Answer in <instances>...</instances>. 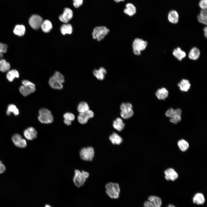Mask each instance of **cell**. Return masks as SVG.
I'll use <instances>...</instances> for the list:
<instances>
[{"mask_svg": "<svg viewBox=\"0 0 207 207\" xmlns=\"http://www.w3.org/2000/svg\"><path fill=\"white\" fill-rule=\"evenodd\" d=\"M89 176V173L84 170L80 171L76 169L74 171L73 181L75 185L80 187L83 186Z\"/></svg>", "mask_w": 207, "mask_h": 207, "instance_id": "obj_1", "label": "cell"}, {"mask_svg": "<svg viewBox=\"0 0 207 207\" xmlns=\"http://www.w3.org/2000/svg\"><path fill=\"white\" fill-rule=\"evenodd\" d=\"M147 44V42L145 40L138 38H135L132 44L133 53L135 55H140L141 51L146 49Z\"/></svg>", "mask_w": 207, "mask_h": 207, "instance_id": "obj_2", "label": "cell"}, {"mask_svg": "<svg viewBox=\"0 0 207 207\" xmlns=\"http://www.w3.org/2000/svg\"><path fill=\"white\" fill-rule=\"evenodd\" d=\"M105 187L106 193L110 198L117 199L119 198L120 188L118 183L110 182L107 183Z\"/></svg>", "mask_w": 207, "mask_h": 207, "instance_id": "obj_3", "label": "cell"}, {"mask_svg": "<svg viewBox=\"0 0 207 207\" xmlns=\"http://www.w3.org/2000/svg\"><path fill=\"white\" fill-rule=\"evenodd\" d=\"M39 115L38 116L39 120L41 123L50 124L53 120V117L50 110L45 108L40 109L39 111Z\"/></svg>", "mask_w": 207, "mask_h": 207, "instance_id": "obj_4", "label": "cell"}, {"mask_svg": "<svg viewBox=\"0 0 207 207\" xmlns=\"http://www.w3.org/2000/svg\"><path fill=\"white\" fill-rule=\"evenodd\" d=\"M109 31L110 30L105 26H97L93 30L92 37L94 39L100 41L105 38Z\"/></svg>", "mask_w": 207, "mask_h": 207, "instance_id": "obj_5", "label": "cell"}, {"mask_svg": "<svg viewBox=\"0 0 207 207\" xmlns=\"http://www.w3.org/2000/svg\"><path fill=\"white\" fill-rule=\"evenodd\" d=\"M22 83L23 85L20 87V91L23 96H27L35 90V85L32 82L28 80H24Z\"/></svg>", "mask_w": 207, "mask_h": 207, "instance_id": "obj_6", "label": "cell"}, {"mask_svg": "<svg viewBox=\"0 0 207 207\" xmlns=\"http://www.w3.org/2000/svg\"><path fill=\"white\" fill-rule=\"evenodd\" d=\"M94 149L92 147L82 148L79 152L81 159L85 161H92L94 157Z\"/></svg>", "mask_w": 207, "mask_h": 207, "instance_id": "obj_7", "label": "cell"}, {"mask_svg": "<svg viewBox=\"0 0 207 207\" xmlns=\"http://www.w3.org/2000/svg\"><path fill=\"white\" fill-rule=\"evenodd\" d=\"M132 108V106L130 103H122L120 106L121 116L124 119H128L132 116L133 114Z\"/></svg>", "mask_w": 207, "mask_h": 207, "instance_id": "obj_8", "label": "cell"}, {"mask_svg": "<svg viewBox=\"0 0 207 207\" xmlns=\"http://www.w3.org/2000/svg\"><path fill=\"white\" fill-rule=\"evenodd\" d=\"M43 22L42 18L40 16L36 14L32 15L29 20L30 26L34 29H37L40 28Z\"/></svg>", "mask_w": 207, "mask_h": 207, "instance_id": "obj_9", "label": "cell"}, {"mask_svg": "<svg viewBox=\"0 0 207 207\" xmlns=\"http://www.w3.org/2000/svg\"><path fill=\"white\" fill-rule=\"evenodd\" d=\"M94 116V113L93 112L89 110L86 112L79 113L77 119L80 124H85L87 122L89 119L93 117Z\"/></svg>", "mask_w": 207, "mask_h": 207, "instance_id": "obj_10", "label": "cell"}, {"mask_svg": "<svg viewBox=\"0 0 207 207\" xmlns=\"http://www.w3.org/2000/svg\"><path fill=\"white\" fill-rule=\"evenodd\" d=\"M12 139L14 144L17 147L24 148L27 146L26 140L23 139L21 135L19 134H15L13 135Z\"/></svg>", "mask_w": 207, "mask_h": 207, "instance_id": "obj_11", "label": "cell"}, {"mask_svg": "<svg viewBox=\"0 0 207 207\" xmlns=\"http://www.w3.org/2000/svg\"><path fill=\"white\" fill-rule=\"evenodd\" d=\"M73 13L72 10L68 8L64 9L63 13L60 15L59 19L62 22L67 23L72 18Z\"/></svg>", "mask_w": 207, "mask_h": 207, "instance_id": "obj_12", "label": "cell"}, {"mask_svg": "<svg viewBox=\"0 0 207 207\" xmlns=\"http://www.w3.org/2000/svg\"><path fill=\"white\" fill-rule=\"evenodd\" d=\"M24 135L26 139L32 140L37 137V133L34 128L30 127L24 131Z\"/></svg>", "mask_w": 207, "mask_h": 207, "instance_id": "obj_13", "label": "cell"}, {"mask_svg": "<svg viewBox=\"0 0 207 207\" xmlns=\"http://www.w3.org/2000/svg\"><path fill=\"white\" fill-rule=\"evenodd\" d=\"M165 178L168 180L174 181L178 177L177 172L172 168H169L166 169L164 172Z\"/></svg>", "mask_w": 207, "mask_h": 207, "instance_id": "obj_14", "label": "cell"}, {"mask_svg": "<svg viewBox=\"0 0 207 207\" xmlns=\"http://www.w3.org/2000/svg\"><path fill=\"white\" fill-rule=\"evenodd\" d=\"M172 53L174 57L179 61L182 60L186 55V52L179 47L175 48Z\"/></svg>", "mask_w": 207, "mask_h": 207, "instance_id": "obj_15", "label": "cell"}, {"mask_svg": "<svg viewBox=\"0 0 207 207\" xmlns=\"http://www.w3.org/2000/svg\"><path fill=\"white\" fill-rule=\"evenodd\" d=\"M94 76L99 80H102L107 73L105 68L102 67H100L98 69H94L93 71Z\"/></svg>", "mask_w": 207, "mask_h": 207, "instance_id": "obj_16", "label": "cell"}, {"mask_svg": "<svg viewBox=\"0 0 207 207\" xmlns=\"http://www.w3.org/2000/svg\"><path fill=\"white\" fill-rule=\"evenodd\" d=\"M179 16L176 10H172L170 11L168 15V21L173 24L177 23L179 20Z\"/></svg>", "mask_w": 207, "mask_h": 207, "instance_id": "obj_17", "label": "cell"}, {"mask_svg": "<svg viewBox=\"0 0 207 207\" xmlns=\"http://www.w3.org/2000/svg\"><path fill=\"white\" fill-rule=\"evenodd\" d=\"M200 55V51L199 48L196 47H193L190 50L188 56L190 60H196L199 58Z\"/></svg>", "mask_w": 207, "mask_h": 207, "instance_id": "obj_18", "label": "cell"}, {"mask_svg": "<svg viewBox=\"0 0 207 207\" xmlns=\"http://www.w3.org/2000/svg\"><path fill=\"white\" fill-rule=\"evenodd\" d=\"M181 110L179 108L174 110L172 117L170 119V121L174 124H177L181 120Z\"/></svg>", "mask_w": 207, "mask_h": 207, "instance_id": "obj_19", "label": "cell"}, {"mask_svg": "<svg viewBox=\"0 0 207 207\" xmlns=\"http://www.w3.org/2000/svg\"><path fill=\"white\" fill-rule=\"evenodd\" d=\"M126 8L124 10V13L127 15L132 16L135 14L136 12L135 7L131 3H127L126 5Z\"/></svg>", "mask_w": 207, "mask_h": 207, "instance_id": "obj_20", "label": "cell"}, {"mask_svg": "<svg viewBox=\"0 0 207 207\" xmlns=\"http://www.w3.org/2000/svg\"><path fill=\"white\" fill-rule=\"evenodd\" d=\"M178 85L181 91L187 92L190 89L191 85L188 80L183 79L178 83Z\"/></svg>", "mask_w": 207, "mask_h": 207, "instance_id": "obj_21", "label": "cell"}, {"mask_svg": "<svg viewBox=\"0 0 207 207\" xmlns=\"http://www.w3.org/2000/svg\"><path fill=\"white\" fill-rule=\"evenodd\" d=\"M193 201L194 204L198 205H202L205 202V198L203 194L197 193L194 196Z\"/></svg>", "mask_w": 207, "mask_h": 207, "instance_id": "obj_22", "label": "cell"}, {"mask_svg": "<svg viewBox=\"0 0 207 207\" xmlns=\"http://www.w3.org/2000/svg\"><path fill=\"white\" fill-rule=\"evenodd\" d=\"M109 139L113 144L119 145L122 141V137L115 133H113L109 137Z\"/></svg>", "mask_w": 207, "mask_h": 207, "instance_id": "obj_23", "label": "cell"}, {"mask_svg": "<svg viewBox=\"0 0 207 207\" xmlns=\"http://www.w3.org/2000/svg\"><path fill=\"white\" fill-rule=\"evenodd\" d=\"M156 95L159 99H164L168 96V91L164 88H162L158 89L155 93Z\"/></svg>", "mask_w": 207, "mask_h": 207, "instance_id": "obj_24", "label": "cell"}, {"mask_svg": "<svg viewBox=\"0 0 207 207\" xmlns=\"http://www.w3.org/2000/svg\"><path fill=\"white\" fill-rule=\"evenodd\" d=\"M113 126L115 129L120 131L124 128L125 124L122 119L118 118L113 121Z\"/></svg>", "mask_w": 207, "mask_h": 207, "instance_id": "obj_25", "label": "cell"}, {"mask_svg": "<svg viewBox=\"0 0 207 207\" xmlns=\"http://www.w3.org/2000/svg\"><path fill=\"white\" fill-rule=\"evenodd\" d=\"M49 83L50 86L53 89L60 90L63 88L62 84L55 80L52 77L50 78Z\"/></svg>", "mask_w": 207, "mask_h": 207, "instance_id": "obj_26", "label": "cell"}, {"mask_svg": "<svg viewBox=\"0 0 207 207\" xmlns=\"http://www.w3.org/2000/svg\"><path fill=\"white\" fill-rule=\"evenodd\" d=\"M64 118V123L67 125L69 126L71 124L72 122L75 119L74 115L70 112H66L63 115Z\"/></svg>", "mask_w": 207, "mask_h": 207, "instance_id": "obj_27", "label": "cell"}, {"mask_svg": "<svg viewBox=\"0 0 207 207\" xmlns=\"http://www.w3.org/2000/svg\"><path fill=\"white\" fill-rule=\"evenodd\" d=\"M42 30L45 33L49 32L52 28V25L51 22L48 20L43 21L41 26Z\"/></svg>", "mask_w": 207, "mask_h": 207, "instance_id": "obj_28", "label": "cell"}, {"mask_svg": "<svg viewBox=\"0 0 207 207\" xmlns=\"http://www.w3.org/2000/svg\"><path fill=\"white\" fill-rule=\"evenodd\" d=\"M25 26L22 25H17L15 27L13 30L15 34L19 36L24 35L25 32Z\"/></svg>", "mask_w": 207, "mask_h": 207, "instance_id": "obj_29", "label": "cell"}, {"mask_svg": "<svg viewBox=\"0 0 207 207\" xmlns=\"http://www.w3.org/2000/svg\"><path fill=\"white\" fill-rule=\"evenodd\" d=\"M60 30L61 33L63 35L70 34L72 32V26L70 24H64L61 26Z\"/></svg>", "mask_w": 207, "mask_h": 207, "instance_id": "obj_30", "label": "cell"}, {"mask_svg": "<svg viewBox=\"0 0 207 207\" xmlns=\"http://www.w3.org/2000/svg\"><path fill=\"white\" fill-rule=\"evenodd\" d=\"M19 75L18 71L15 69H13L9 71L6 74L7 80L10 82H12L15 78L19 77Z\"/></svg>", "mask_w": 207, "mask_h": 207, "instance_id": "obj_31", "label": "cell"}, {"mask_svg": "<svg viewBox=\"0 0 207 207\" xmlns=\"http://www.w3.org/2000/svg\"><path fill=\"white\" fill-rule=\"evenodd\" d=\"M10 68L9 63L4 59L0 60V71L5 72L8 71Z\"/></svg>", "mask_w": 207, "mask_h": 207, "instance_id": "obj_32", "label": "cell"}, {"mask_svg": "<svg viewBox=\"0 0 207 207\" xmlns=\"http://www.w3.org/2000/svg\"><path fill=\"white\" fill-rule=\"evenodd\" d=\"M13 113L15 115L19 114L18 109L16 106L14 104H10L8 105L7 110L6 113L8 115H10L11 113Z\"/></svg>", "mask_w": 207, "mask_h": 207, "instance_id": "obj_33", "label": "cell"}, {"mask_svg": "<svg viewBox=\"0 0 207 207\" xmlns=\"http://www.w3.org/2000/svg\"><path fill=\"white\" fill-rule=\"evenodd\" d=\"M77 108V110L79 113L86 112L89 110L88 104L85 101L80 102L78 104Z\"/></svg>", "mask_w": 207, "mask_h": 207, "instance_id": "obj_34", "label": "cell"}, {"mask_svg": "<svg viewBox=\"0 0 207 207\" xmlns=\"http://www.w3.org/2000/svg\"><path fill=\"white\" fill-rule=\"evenodd\" d=\"M148 200L153 202L156 207H161L162 200L160 198L154 196H151L148 198Z\"/></svg>", "mask_w": 207, "mask_h": 207, "instance_id": "obj_35", "label": "cell"}, {"mask_svg": "<svg viewBox=\"0 0 207 207\" xmlns=\"http://www.w3.org/2000/svg\"><path fill=\"white\" fill-rule=\"evenodd\" d=\"M178 145L181 150L183 152L186 150L189 147L188 143L184 139H181L179 141Z\"/></svg>", "mask_w": 207, "mask_h": 207, "instance_id": "obj_36", "label": "cell"}, {"mask_svg": "<svg viewBox=\"0 0 207 207\" xmlns=\"http://www.w3.org/2000/svg\"><path fill=\"white\" fill-rule=\"evenodd\" d=\"M52 77L55 80L62 84L64 82L65 79L64 76L59 72H55Z\"/></svg>", "mask_w": 207, "mask_h": 207, "instance_id": "obj_37", "label": "cell"}, {"mask_svg": "<svg viewBox=\"0 0 207 207\" xmlns=\"http://www.w3.org/2000/svg\"><path fill=\"white\" fill-rule=\"evenodd\" d=\"M197 19L198 21L202 24L207 25V17L201 16L198 14L197 16Z\"/></svg>", "mask_w": 207, "mask_h": 207, "instance_id": "obj_38", "label": "cell"}, {"mask_svg": "<svg viewBox=\"0 0 207 207\" xmlns=\"http://www.w3.org/2000/svg\"><path fill=\"white\" fill-rule=\"evenodd\" d=\"M199 5L202 9H206L207 0H200L199 2Z\"/></svg>", "mask_w": 207, "mask_h": 207, "instance_id": "obj_39", "label": "cell"}, {"mask_svg": "<svg viewBox=\"0 0 207 207\" xmlns=\"http://www.w3.org/2000/svg\"><path fill=\"white\" fill-rule=\"evenodd\" d=\"M7 46L6 44L0 43V50L2 53H6L7 51Z\"/></svg>", "mask_w": 207, "mask_h": 207, "instance_id": "obj_40", "label": "cell"}, {"mask_svg": "<svg viewBox=\"0 0 207 207\" xmlns=\"http://www.w3.org/2000/svg\"><path fill=\"white\" fill-rule=\"evenodd\" d=\"M174 111V109L172 108H170L166 111L165 115L166 116L171 118L173 116Z\"/></svg>", "mask_w": 207, "mask_h": 207, "instance_id": "obj_41", "label": "cell"}, {"mask_svg": "<svg viewBox=\"0 0 207 207\" xmlns=\"http://www.w3.org/2000/svg\"><path fill=\"white\" fill-rule=\"evenodd\" d=\"M73 5L76 8H78L83 4V0H73Z\"/></svg>", "mask_w": 207, "mask_h": 207, "instance_id": "obj_42", "label": "cell"}, {"mask_svg": "<svg viewBox=\"0 0 207 207\" xmlns=\"http://www.w3.org/2000/svg\"><path fill=\"white\" fill-rule=\"evenodd\" d=\"M144 207H156L152 202L149 201L145 202L144 204Z\"/></svg>", "mask_w": 207, "mask_h": 207, "instance_id": "obj_43", "label": "cell"}, {"mask_svg": "<svg viewBox=\"0 0 207 207\" xmlns=\"http://www.w3.org/2000/svg\"><path fill=\"white\" fill-rule=\"evenodd\" d=\"M5 170V167L2 162L0 160V174H2L4 172Z\"/></svg>", "mask_w": 207, "mask_h": 207, "instance_id": "obj_44", "label": "cell"}, {"mask_svg": "<svg viewBox=\"0 0 207 207\" xmlns=\"http://www.w3.org/2000/svg\"><path fill=\"white\" fill-rule=\"evenodd\" d=\"M203 31L204 36L206 38L207 37V28L206 26L204 27L203 29Z\"/></svg>", "mask_w": 207, "mask_h": 207, "instance_id": "obj_45", "label": "cell"}, {"mask_svg": "<svg viewBox=\"0 0 207 207\" xmlns=\"http://www.w3.org/2000/svg\"><path fill=\"white\" fill-rule=\"evenodd\" d=\"M116 2H119L121 1H124L125 0H114Z\"/></svg>", "mask_w": 207, "mask_h": 207, "instance_id": "obj_46", "label": "cell"}, {"mask_svg": "<svg viewBox=\"0 0 207 207\" xmlns=\"http://www.w3.org/2000/svg\"><path fill=\"white\" fill-rule=\"evenodd\" d=\"M167 207H175L174 205L172 204H169Z\"/></svg>", "mask_w": 207, "mask_h": 207, "instance_id": "obj_47", "label": "cell"}, {"mask_svg": "<svg viewBox=\"0 0 207 207\" xmlns=\"http://www.w3.org/2000/svg\"><path fill=\"white\" fill-rule=\"evenodd\" d=\"M3 56V53H2L0 50V58L2 57Z\"/></svg>", "mask_w": 207, "mask_h": 207, "instance_id": "obj_48", "label": "cell"}, {"mask_svg": "<svg viewBox=\"0 0 207 207\" xmlns=\"http://www.w3.org/2000/svg\"><path fill=\"white\" fill-rule=\"evenodd\" d=\"M45 207H52L50 205L46 204L45 205Z\"/></svg>", "mask_w": 207, "mask_h": 207, "instance_id": "obj_49", "label": "cell"}]
</instances>
